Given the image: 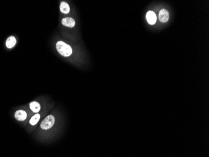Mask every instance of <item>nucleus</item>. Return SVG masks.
Here are the masks:
<instances>
[{"instance_id":"nucleus-1","label":"nucleus","mask_w":209,"mask_h":157,"mask_svg":"<svg viewBox=\"0 0 209 157\" xmlns=\"http://www.w3.org/2000/svg\"><path fill=\"white\" fill-rule=\"evenodd\" d=\"M56 49L60 55L65 57H68L72 54V48L70 46L62 41L57 42L56 45Z\"/></svg>"},{"instance_id":"nucleus-2","label":"nucleus","mask_w":209,"mask_h":157,"mask_svg":"<svg viewBox=\"0 0 209 157\" xmlns=\"http://www.w3.org/2000/svg\"><path fill=\"white\" fill-rule=\"evenodd\" d=\"M55 123V117L52 115H49L43 120L41 123V128L43 130H49L53 126Z\"/></svg>"},{"instance_id":"nucleus-3","label":"nucleus","mask_w":209,"mask_h":157,"mask_svg":"<svg viewBox=\"0 0 209 157\" xmlns=\"http://www.w3.org/2000/svg\"><path fill=\"white\" fill-rule=\"evenodd\" d=\"M169 12L166 9H162L158 14V18L161 22L166 23L169 20Z\"/></svg>"},{"instance_id":"nucleus-4","label":"nucleus","mask_w":209,"mask_h":157,"mask_svg":"<svg viewBox=\"0 0 209 157\" xmlns=\"http://www.w3.org/2000/svg\"><path fill=\"white\" fill-rule=\"evenodd\" d=\"M146 18L148 21V23L150 25H154L157 22V16H156L155 13L152 11L148 12L146 15Z\"/></svg>"},{"instance_id":"nucleus-5","label":"nucleus","mask_w":209,"mask_h":157,"mask_svg":"<svg viewBox=\"0 0 209 157\" xmlns=\"http://www.w3.org/2000/svg\"><path fill=\"white\" fill-rule=\"evenodd\" d=\"M62 23L63 25L69 27V28H73L75 26V21L72 18L70 17H67L63 18L62 21Z\"/></svg>"},{"instance_id":"nucleus-6","label":"nucleus","mask_w":209,"mask_h":157,"mask_svg":"<svg viewBox=\"0 0 209 157\" xmlns=\"http://www.w3.org/2000/svg\"><path fill=\"white\" fill-rule=\"evenodd\" d=\"M15 117L17 120L23 121L26 119L27 114L25 111H24L23 110H18L15 113Z\"/></svg>"},{"instance_id":"nucleus-7","label":"nucleus","mask_w":209,"mask_h":157,"mask_svg":"<svg viewBox=\"0 0 209 157\" xmlns=\"http://www.w3.org/2000/svg\"><path fill=\"white\" fill-rule=\"evenodd\" d=\"M60 9L61 12L64 14H68L69 13L70 11V8L69 5L66 2L63 1L60 3Z\"/></svg>"},{"instance_id":"nucleus-8","label":"nucleus","mask_w":209,"mask_h":157,"mask_svg":"<svg viewBox=\"0 0 209 157\" xmlns=\"http://www.w3.org/2000/svg\"><path fill=\"white\" fill-rule=\"evenodd\" d=\"M16 40L15 37H10L7 39L6 42V45L7 48H11L16 45Z\"/></svg>"},{"instance_id":"nucleus-9","label":"nucleus","mask_w":209,"mask_h":157,"mask_svg":"<svg viewBox=\"0 0 209 157\" xmlns=\"http://www.w3.org/2000/svg\"><path fill=\"white\" fill-rule=\"evenodd\" d=\"M31 110L34 113H38L41 109L40 104L37 102H32L30 104Z\"/></svg>"},{"instance_id":"nucleus-10","label":"nucleus","mask_w":209,"mask_h":157,"mask_svg":"<svg viewBox=\"0 0 209 157\" xmlns=\"http://www.w3.org/2000/svg\"><path fill=\"white\" fill-rule=\"evenodd\" d=\"M40 119V115L39 114H36V115H34L31 119L30 120V123L31 125H35L37 124V123L39 121Z\"/></svg>"}]
</instances>
